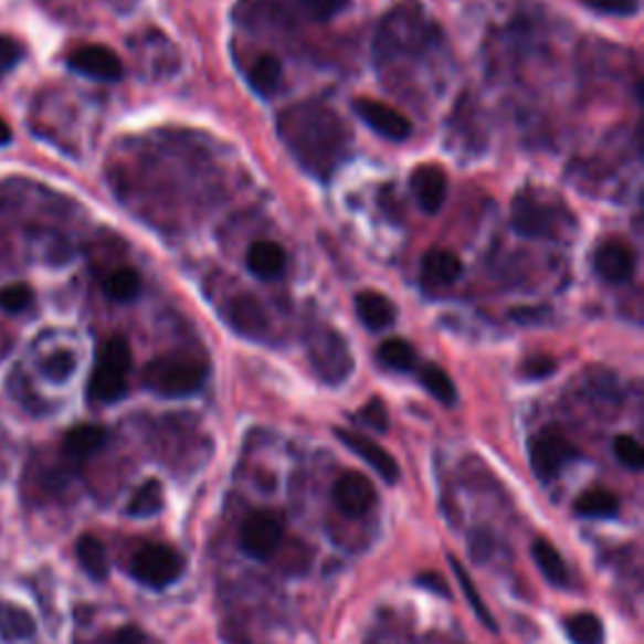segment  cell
<instances>
[{"label":"cell","mask_w":644,"mask_h":644,"mask_svg":"<svg viewBox=\"0 0 644 644\" xmlns=\"http://www.w3.org/2000/svg\"><path fill=\"white\" fill-rule=\"evenodd\" d=\"M492 547L494 543H492V537H488V531H478L474 541H471V555H474L476 561H486Z\"/></svg>","instance_id":"40"},{"label":"cell","mask_w":644,"mask_h":644,"mask_svg":"<svg viewBox=\"0 0 644 644\" xmlns=\"http://www.w3.org/2000/svg\"><path fill=\"white\" fill-rule=\"evenodd\" d=\"M461 272H464V265H461V260L448 250H431L429 255L423 257L421 265L423 285L429 289L453 285L461 277Z\"/></svg>","instance_id":"17"},{"label":"cell","mask_w":644,"mask_h":644,"mask_svg":"<svg viewBox=\"0 0 644 644\" xmlns=\"http://www.w3.org/2000/svg\"><path fill=\"white\" fill-rule=\"evenodd\" d=\"M356 310H358L360 323L366 325L368 330H376V332L388 330L398 317L395 305L380 293H360L356 297Z\"/></svg>","instance_id":"19"},{"label":"cell","mask_w":644,"mask_h":644,"mask_svg":"<svg viewBox=\"0 0 644 644\" xmlns=\"http://www.w3.org/2000/svg\"><path fill=\"white\" fill-rule=\"evenodd\" d=\"M35 634L33 616L15 604L0 606V637L6 642H21L31 640Z\"/></svg>","instance_id":"25"},{"label":"cell","mask_w":644,"mask_h":644,"mask_svg":"<svg viewBox=\"0 0 644 644\" xmlns=\"http://www.w3.org/2000/svg\"><path fill=\"white\" fill-rule=\"evenodd\" d=\"M131 373V350L124 338H108L98 345L94 373L88 378V398L94 403H116L126 395Z\"/></svg>","instance_id":"4"},{"label":"cell","mask_w":644,"mask_h":644,"mask_svg":"<svg viewBox=\"0 0 644 644\" xmlns=\"http://www.w3.org/2000/svg\"><path fill=\"white\" fill-rule=\"evenodd\" d=\"M584 6L606 15H634L640 8V0H584Z\"/></svg>","instance_id":"36"},{"label":"cell","mask_w":644,"mask_h":644,"mask_svg":"<svg viewBox=\"0 0 644 644\" xmlns=\"http://www.w3.org/2000/svg\"><path fill=\"white\" fill-rule=\"evenodd\" d=\"M68 66L94 81H119L124 76L122 59L106 45H81L68 56Z\"/></svg>","instance_id":"13"},{"label":"cell","mask_w":644,"mask_h":644,"mask_svg":"<svg viewBox=\"0 0 644 644\" xmlns=\"http://www.w3.org/2000/svg\"><path fill=\"white\" fill-rule=\"evenodd\" d=\"M283 534L285 529L277 514L255 511L252 516H247V521L242 524L240 547L250 559L265 561L279 549V543H283Z\"/></svg>","instance_id":"9"},{"label":"cell","mask_w":644,"mask_h":644,"mask_svg":"<svg viewBox=\"0 0 644 644\" xmlns=\"http://www.w3.org/2000/svg\"><path fill=\"white\" fill-rule=\"evenodd\" d=\"M421 383H423V388L429 390V393L439 403H443V405H453V403H456V398H458L456 386H453L451 376L443 368H439V366H423L421 368Z\"/></svg>","instance_id":"32"},{"label":"cell","mask_w":644,"mask_h":644,"mask_svg":"<svg viewBox=\"0 0 644 644\" xmlns=\"http://www.w3.org/2000/svg\"><path fill=\"white\" fill-rule=\"evenodd\" d=\"M350 0H240L237 18L252 29H295L300 23H325L345 11Z\"/></svg>","instance_id":"2"},{"label":"cell","mask_w":644,"mask_h":644,"mask_svg":"<svg viewBox=\"0 0 644 644\" xmlns=\"http://www.w3.org/2000/svg\"><path fill=\"white\" fill-rule=\"evenodd\" d=\"M74 370H76V358L66 350L53 352V356L45 360V366H43V373L49 376L53 383H63V380H68Z\"/></svg>","instance_id":"34"},{"label":"cell","mask_w":644,"mask_h":644,"mask_svg":"<svg viewBox=\"0 0 644 644\" xmlns=\"http://www.w3.org/2000/svg\"><path fill=\"white\" fill-rule=\"evenodd\" d=\"M582 453L577 446H571L567 439L557 433H541L534 435L529 443V461L531 471L539 481H555L561 471H564L571 461H577Z\"/></svg>","instance_id":"8"},{"label":"cell","mask_w":644,"mask_h":644,"mask_svg":"<svg viewBox=\"0 0 644 644\" xmlns=\"http://www.w3.org/2000/svg\"><path fill=\"white\" fill-rule=\"evenodd\" d=\"M419 584L425 587V589H431V592L435 594H441V597H448V587H446V579H443L441 574H435V571H425V574L419 577Z\"/></svg>","instance_id":"41"},{"label":"cell","mask_w":644,"mask_h":644,"mask_svg":"<svg viewBox=\"0 0 644 644\" xmlns=\"http://www.w3.org/2000/svg\"><path fill=\"white\" fill-rule=\"evenodd\" d=\"M360 419L366 421L370 429H376L378 433H386L388 431V408L386 403L380 401V398H373L366 408L360 411Z\"/></svg>","instance_id":"38"},{"label":"cell","mask_w":644,"mask_h":644,"mask_svg":"<svg viewBox=\"0 0 644 644\" xmlns=\"http://www.w3.org/2000/svg\"><path fill=\"white\" fill-rule=\"evenodd\" d=\"M21 56H23L21 45H18L13 39H8V35H0V74L13 71L18 66V61H21Z\"/></svg>","instance_id":"39"},{"label":"cell","mask_w":644,"mask_h":644,"mask_svg":"<svg viewBox=\"0 0 644 644\" xmlns=\"http://www.w3.org/2000/svg\"><path fill=\"white\" fill-rule=\"evenodd\" d=\"M594 270L600 272V277L612 285H622L632 279L634 270H637V255L627 242L610 240L600 244V250L594 252Z\"/></svg>","instance_id":"15"},{"label":"cell","mask_w":644,"mask_h":644,"mask_svg":"<svg viewBox=\"0 0 644 644\" xmlns=\"http://www.w3.org/2000/svg\"><path fill=\"white\" fill-rule=\"evenodd\" d=\"M352 108H356V114L370 126V129L386 136L390 141H403L413 131L411 122H408L401 112H395V108L388 104L373 102V98H356Z\"/></svg>","instance_id":"12"},{"label":"cell","mask_w":644,"mask_h":644,"mask_svg":"<svg viewBox=\"0 0 644 644\" xmlns=\"http://www.w3.org/2000/svg\"><path fill=\"white\" fill-rule=\"evenodd\" d=\"M279 84H283V63L275 56H260L250 68V86L257 91L260 96H275Z\"/></svg>","instance_id":"26"},{"label":"cell","mask_w":644,"mask_h":644,"mask_svg":"<svg viewBox=\"0 0 644 644\" xmlns=\"http://www.w3.org/2000/svg\"><path fill=\"white\" fill-rule=\"evenodd\" d=\"M332 502L345 516L358 519V516H366L370 509H373L378 502V494L368 476L358 474V471H348V474H342L338 478V484H335Z\"/></svg>","instance_id":"11"},{"label":"cell","mask_w":644,"mask_h":644,"mask_svg":"<svg viewBox=\"0 0 644 644\" xmlns=\"http://www.w3.org/2000/svg\"><path fill=\"white\" fill-rule=\"evenodd\" d=\"M104 289L114 303H131L141 293L139 272L131 270V267L114 270L112 275L104 279Z\"/></svg>","instance_id":"28"},{"label":"cell","mask_w":644,"mask_h":644,"mask_svg":"<svg viewBox=\"0 0 644 644\" xmlns=\"http://www.w3.org/2000/svg\"><path fill=\"white\" fill-rule=\"evenodd\" d=\"M181 571H184V559L179 557V551L165 547V543H149V547L136 551L131 559V577L151 589L175 584Z\"/></svg>","instance_id":"7"},{"label":"cell","mask_w":644,"mask_h":644,"mask_svg":"<svg viewBox=\"0 0 644 644\" xmlns=\"http://www.w3.org/2000/svg\"><path fill=\"white\" fill-rule=\"evenodd\" d=\"M207 380V366L202 360L184 352H169L147 362L141 373V383L147 390L165 398L194 395Z\"/></svg>","instance_id":"3"},{"label":"cell","mask_w":644,"mask_h":644,"mask_svg":"<svg viewBox=\"0 0 644 644\" xmlns=\"http://www.w3.org/2000/svg\"><path fill=\"white\" fill-rule=\"evenodd\" d=\"M33 300V293L29 285H8L0 289V307H3L6 313H21L25 307L31 305Z\"/></svg>","instance_id":"35"},{"label":"cell","mask_w":644,"mask_h":644,"mask_svg":"<svg viewBox=\"0 0 644 644\" xmlns=\"http://www.w3.org/2000/svg\"><path fill=\"white\" fill-rule=\"evenodd\" d=\"M577 514L587 516V519H612L620 511V498L606 488H592L577 498Z\"/></svg>","instance_id":"27"},{"label":"cell","mask_w":644,"mask_h":644,"mask_svg":"<svg viewBox=\"0 0 644 644\" xmlns=\"http://www.w3.org/2000/svg\"><path fill=\"white\" fill-rule=\"evenodd\" d=\"M511 222L516 232L526 234V237H555L561 217L541 197L534 192H519V197L514 199Z\"/></svg>","instance_id":"10"},{"label":"cell","mask_w":644,"mask_h":644,"mask_svg":"<svg viewBox=\"0 0 644 644\" xmlns=\"http://www.w3.org/2000/svg\"><path fill=\"white\" fill-rule=\"evenodd\" d=\"M279 139L297 165L317 179H330L348 159L352 136L330 106L307 102L279 116Z\"/></svg>","instance_id":"1"},{"label":"cell","mask_w":644,"mask_h":644,"mask_svg":"<svg viewBox=\"0 0 644 644\" xmlns=\"http://www.w3.org/2000/svg\"><path fill=\"white\" fill-rule=\"evenodd\" d=\"M378 360L383 362L386 368L398 370V373H408V370L415 368V350L411 342H405L401 338L386 340L378 348Z\"/></svg>","instance_id":"31"},{"label":"cell","mask_w":644,"mask_h":644,"mask_svg":"<svg viewBox=\"0 0 644 644\" xmlns=\"http://www.w3.org/2000/svg\"><path fill=\"white\" fill-rule=\"evenodd\" d=\"M76 557H78L81 567H84V571L91 579H96V582H104V579L108 577L106 547L96 537H91V534H84V537H78Z\"/></svg>","instance_id":"23"},{"label":"cell","mask_w":644,"mask_h":644,"mask_svg":"<svg viewBox=\"0 0 644 644\" xmlns=\"http://www.w3.org/2000/svg\"><path fill=\"white\" fill-rule=\"evenodd\" d=\"M8 141H11V126L0 119V147H3V144H8Z\"/></svg>","instance_id":"42"},{"label":"cell","mask_w":644,"mask_h":644,"mask_svg":"<svg viewBox=\"0 0 644 644\" xmlns=\"http://www.w3.org/2000/svg\"><path fill=\"white\" fill-rule=\"evenodd\" d=\"M108 441V433L102 425H94V423H84V425H76V429H71L66 433V439H63V451H66V456L76 458V461H84L88 456H94V453L102 451Z\"/></svg>","instance_id":"20"},{"label":"cell","mask_w":644,"mask_h":644,"mask_svg":"<svg viewBox=\"0 0 644 644\" xmlns=\"http://www.w3.org/2000/svg\"><path fill=\"white\" fill-rule=\"evenodd\" d=\"M448 564H451V569H453V574H456V579H458V584H461V589H464V597L468 600V604H471V610L476 612V616L481 622L486 624L488 630L492 632H496L498 627H496V620H494V614L488 612V606L484 604V600H481V594H478V589H476V584H474V579L468 577V571L461 567V561L453 557V555H448Z\"/></svg>","instance_id":"30"},{"label":"cell","mask_w":644,"mask_h":644,"mask_svg":"<svg viewBox=\"0 0 644 644\" xmlns=\"http://www.w3.org/2000/svg\"><path fill=\"white\" fill-rule=\"evenodd\" d=\"M425 41L423 18L419 13L408 11V8H398L390 13L383 23H380L378 39H376V56L378 61H395L403 59V53H411L413 49Z\"/></svg>","instance_id":"5"},{"label":"cell","mask_w":644,"mask_h":644,"mask_svg":"<svg viewBox=\"0 0 644 644\" xmlns=\"http://www.w3.org/2000/svg\"><path fill=\"white\" fill-rule=\"evenodd\" d=\"M531 557L534 561H537V567L539 571L543 574V579L551 587H557V589H564L569 587V569H567V561L564 557L559 555L555 543H549V541H534V547H531Z\"/></svg>","instance_id":"21"},{"label":"cell","mask_w":644,"mask_h":644,"mask_svg":"<svg viewBox=\"0 0 644 644\" xmlns=\"http://www.w3.org/2000/svg\"><path fill=\"white\" fill-rule=\"evenodd\" d=\"M411 189L421 210L425 214H435L446 202L448 181L439 167H419L411 177Z\"/></svg>","instance_id":"16"},{"label":"cell","mask_w":644,"mask_h":644,"mask_svg":"<svg viewBox=\"0 0 644 644\" xmlns=\"http://www.w3.org/2000/svg\"><path fill=\"white\" fill-rule=\"evenodd\" d=\"M614 456L624 468L642 471L644 466V451L642 443L634 435H616L614 439Z\"/></svg>","instance_id":"33"},{"label":"cell","mask_w":644,"mask_h":644,"mask_svg":"<svg viewBox=\"0 0 644 644\" xmlns=\"http://www.w3.org/2000/svg\"><path fill=\"white\" fill-rule=\"evenodd\" d=\"M307 350H310V360L325 383H342L345 378L350 376L352 370V358L348 350V342H345L338 332L332 328H315L310 335V342H307Z\"/></svg>","instance_id":"6"},{"label":"cell","mask_w":644,"mask_h":644,"mask_svg":"<svg viewBox=\"0 0 644 644\" xmlns=\"http://www.w3.org/2000/svg\"><path fill=\"white\" fill-rule=\"evenodd\" d=\"M161 506H165V488H161L157 478H149L129 498L126 514L134 516V519H149V516H157L161 511Z\"/></svg>","instance_id":"24"},{"label":"cell","mask_w":644,"mask_h":644,"mask_svg":"<svg viewBox=\"0 0 644 644\" xmlns=\"http://www.w3.org/2000/svg\"><path fill=\"white\" fill-rule=\"evenodd\" d=\"M335 435L348 446L352 453H356L358 458L366 461V464L376 471V474L386 481V484H398V478H401V468H398L395 458L390 456V453L380 446V443L370 441L368 435L356 433V431H348V429H338Z\"/></svg>","instance_id":"14"},{"label":"cell","mask_w":644,"mask_h":644,"mask_svg":"<svg viewBox=\"0 0 644 644\" xmlns=\"http://www.w3.org/2000/svg\"><path fill=\"white\" fill-rule=\"evenodd\" d=\"M567 634L571 644H602L604 642V624L597 614L582 612L567 620Z\"/></svg>","instance_id":"29"},{"label":"cell","mask_w":644,"mask_h":644,"mask_svg":"<svg viewBox=\"0 0 644 644\" xmlns=\"http://www.w3.org/2000/svg\"><path fill=\"white\" fill-rule=\"evenodd\" d=\"M285 250L277 242L262 240L247 250V267L260 279H277L285 272Z\"/></svg>","instance_id":"18"},{"label":"cell","mask_w":644,"mask_h":644,"mask_svg":"<svg viewBox=\"0 0 644 644\" xmlns=\"http://www.w3.org/2000/svg\"><path fill=\"white\" fill-rule=\"evenodd\" d=\"M230 323L242 335H262V330L267 328L265 307L255 297H237L230 307Z\"/></svg>","instance_id":"22"},{"label":"cell","mask_w":644,"mask_h":644,"mask_svg":"<svg viewBox=\"0 0 644 644\" xmlns=\"http://www.w3.org/2000/svg\"><path fill=\"white\" fill-rule=\"evenodd\" d=\"M557 362L555 358L549 356H531L521 362V376L529 378V380H541V378H549L555 373Z\"/></svg>","instance_id":"37"}]
</instances>
